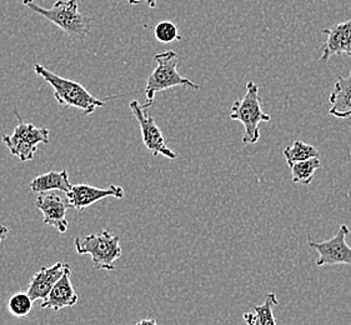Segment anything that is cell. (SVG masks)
Returning a JSON list of instances; mask_svg holds the SVG:
<instances>
[{
  "instance_id": "obj_6",
  "label": "cell",
  "mask_w": 351,
  "mask_h": 325,
  "mask_svg": "<svg viewBox=\"0 0 351 325\" xmlns=\"http://www.w3.org/2000/svg\"><path fill=\"white\" fill-rule=\"evenodd\" d=\"M19 124L10 135H4L1 142L13 156H18L21 162L32 160L40 144H49L50 132L48 128H38L32 123L23 121L15 113Z\"/></svg>"
},
{
  "instance_id": "obj_1",
  "label": "cell",
  "mask_w": 351,
  "mask_h": 325,
  "mask_svg": "<svg viewBox=\"0 0 351 325\" xmlns=\"http://www.w3.org/2000/svg\"><path fill=\"white\" fill-rule=\"evenodd\" d=\"M34 71L38 77L49 84L54 89V98L62 108H77L84 112L85 115H90L98 108L106 106L108 100L118 99L121 95L97 98L88 92L83 85L71 79L63 78L56 73L47 69L42 64H36Z\"/></svg>"
},
{
  "instance_id": "obj_2",
  "label": "cell",
  "mask_w": 351,
  "mask_h": 325,
  "mask_svg": "<svg viewBox=\"0 0 351 325\" xmlns=\"http://www.w3.org/2000/svg\"><path fill=\"white\" fill-rule=\"evenodd\" d=\"M23 4L32 12L56 24L74 40H84L89 34L90 19L80 12L77 0H58L49 9L38 5L34 0H23Z\"/></svg>"
},
{
  "instance_id": "obj_9",
  "label": "cell",
  "mask_w": 351,
  "mask_h": 325,
  "mask_svg": "<svg viewBox=\"0 0 351 325\" xmlns=\"http://www.w3.org/2000/svg\"><path fill=\"white\" fill-rule=\"evenodd\" d=\"M124 189L119 185H110L109 188H97L89 184L73 185L71 191L66 194L69 206L75 210H84L86 208L101 202L106 198H124Z\"/></svg>"
},
{
  "instance_id": "obj_14",
  "label": "cell",
  "mask_w": 351,
  "mask_h": 325,
  "mask_svg": "<svg viewBox=\"0 0 351 325\" xmlns=\"http://www.w3.org/2000/svg\"><path fill=\"white\" fill-rule=\"evenodd\" d=\"M331 108L329 114L337 119H348L351 117V71L346 78H337L329 97Z\"/></svg>"
},
{
  "instance_id": "obj_17",
  "label": "cell",
  "mask_w": 351,
  "mask_h": 325,
  "mask_svg": "<svg viewBox=\"0 0 351 325\" xmlns=\"http://www.w3.org/2000/svg\"><path fill=\"white\" fill-rule=\"evenodd\" d=\"M322 168V162L319 158H311L304 162H298L290 167L291 179L294 183L309 185L317 169Z\"/></svg>"
},
{
  "instance_id": "obj_10",
  "label": "cell",
  "mask_w": 351,
  "mask_h": 325,
  "mask_svg": "<svg viewBox=\"0 0 351 325\" xmlns=\"http://www.w3.org/2000/svg\"><path fill=\"white\" fill-rule=\"evenodd\" d=\"M36 206L42 212L45 226L56 228L59 233H66L69 223L66 213L71 208L69 203L54 193H40L36 199Z\"/></svg>"
},
{
  "instance_id": "obj_23",
  "label": "cell",
  "mask_w": 351,
  "mask_h": 325,
  "mask_svg": "<svg viewBox=\"0 0 351 325\" xmlns=\"http://www.w3.org/2000/svg\"><path fill=\"white\" fill-rule=\"evenodd\" d=\"M135 325H159L155 319H141Z\"/></svg>"
},
{
  "instance_id": "obj_13",
  "label": "cell",
  "mask_w": 351,
  "mask_h": 325,
  "mask_svg": "<svg viewBox=\"0 0 351 325\" xmlns=\"http://www.w3.org/2000/svg\"><path fill=\"white\" fill-rule=\"evenodd\" d=\"M69 267L66 263L58 262L49 268H42L36 273L30 284H29V297L34 302L36 300H45L49 296L50 290L58 283V280L63 276L64 272Z\"/></svg>"
},
{
  "instance_id": "obj_24",
  "label": "cell",
  "mask_w": 351,
  "mask_h": 325,
  "mask_svg": "<svg viewBox=\"0 0 351 325\" xmlns=\"http://www.w3.org/2000/svg\"><path fill=\"white\" fill-rule=\"evenodd\" d=\"M246 324H247V325H253V324H252V323H246Z\"/></svg>"
},
{
  "instance_id": "obj_5",
  "label": "cell",
  "mask_w": 351,
  "mask_h": 325,
  "mask_svg": "<svg viewBox=\"0 0 351 325\" xmlns=\"http://www.w3.org/2000/svg\"><path fill=\"white\" fill-rule=\"evenodd\" d=\"M77 254L90 255L93 267L97 270H114L115 262L121 258L120 237L104 229L98 234H89L83 239L75 238Z\"/></svg>"
},
{
  "instance_id": "obj_4",
  "label": "cell",
  "mask_w": 351,
  "mask_h": 325,
  "mask_svg": "<svg viewBox=\"0 0 351 325\" xmlns=\"http://www.w3.org/2000/svg\"><path fill=\"white\" fill-rule=\"evenodd\" d=\"M232 121H238L244 125V134L241 136L243 144H255L260 139L259 125L271 119L269 114L264 113L261 108L259 86L254 82L246 83L244 98L237 100L232 106Z\"/></svg>"
},
{
  "instance_id": "obj_15",
  "label": "cell",
  "mask_w": 351,
  "mask_h": 325,
  "mask_svg": "<svg viewBox=\"0 0 351 325\" xmlns=\"http://www.w3.org/2000/svg\"><path fill=\"white\" fill-rule=\"evenodd\" d=\"M29 186H30V191L38 194L50 193L51 191H60L68 194L73 188V184L71 183L68 170H60V171H49L34 178L29 184Z\"/></svg>"
},
{
  "instance_id": "obj_20",
  "label": "cell",
  "mask_w": 351,
  "mask_h": 325,
  "mask_svg": "<svg viewBox=\"0 0 351 325\" xmlns=\"http://www.w3.org/2000/svg\"><path fill=\"white\" fill-rule=\"evenodd\" d=\"M154 34L155 38L164 44H170V43L178 42V40L183 39L182 36H179L176 24L169 21L158 23L154 29Z\"/></svg>"
},
{
  "instance_id": "obj_19",
  "label": "cell",
  "mask_w": 351,
  "mask_h": 325,
  "mask_svg": "<svg viewBox=\"0 0 351 325\" xmlns=\"http://www.w3.org/2000/svg\"><path fill=\"white\" fill-rule=\"evenodd\" d=\"M34 300L28 293H16L8 300V311L16 318H25L33 311Z\"/></svg>"
},
{
  "instance_id": "obj_8",
  "label": "cell",
  "mask_w": 351,
  "mask_h": 325,
  "mask_svg": "<svg viewBox=\"0 0 351 325\" xmlns=\"http://www.w3.org/2000/svg\"><path fill=\"white\" fill-rule=\"evenodd\" d=\"M349 234L348 226H341L337 235L330 241L316 243L309 239V247L314 248L319 253L316 261L317 267L324 265H351V248L346 243V235Z\"/></svg>"
},
{
  "instance_id": "obj_11",
  "label": "cell",
  "mask_w": 351,
  "mask_h": 325,
  "mask_svg": "<svg viewBox=\"0 0 351 325\" xmlns=\"http://www.w3.org/2000/svg\"><path fill=\"white\" fill-rule=\"evenodd\" d=\"M322 33L326 36V42L322 45L323 56L320 60L328 62L332 56L341 54L351 57V19L323 29Z\"/></svg>"
},
{
  "instance_id": "obj_7",
  "label": "cell",
  "mask_w": 351,
  "mask_h": 325,
  "mask_svg": "<svg viewBox=\"0 0 351 325\" xmlns=\"http://www.w3.org/2000/svg\"><path fill=\"white\" fill-rule=\"evenodd\" d=\"M129 108L141 125V138L145 148L148 149L153 156H165L170 160L176 159V153L169 148L160 128L156 125L154 118L149 115L148 109L141 106L138 100H132Z\"/></svg>"
},
{
  "instance_id": "obj_18",
  "label": "cell",
  "mask_w": 351,
  "mask_h": 325,
  "mask_svg": "<svg viewBox=\"0 0 351 325\" xmlns=\"http://www.w3.org/2000/svg\"><path fill=\"white\" fill-rule=\"evenodd\" d=\"M284 156L287 159L289 167L298 162H304L311 158H319V152L315 147L302 142L295 141L293 145L284 149Z\"/></svg>"
},
{
  "instance_id": "obj_16",
  "label": "cell",
  "mask_w": 351,
  "mask_h": 325,
  "mask_svg": "<svg viewBox=\"0 0 351 325\" xmlns=\"http://www.w3.org/2000/svg\"><path fill=\"white\" fill-rule=\"evenodd\" d=\"M279 304L274 293H267L264 304L254 306V311L244 313L245 323L253 325H278L274 317V306Z\"/></svg>"
},
{
  "instance_id": "obj_21",
  "label": "cell",
  "mask_w": 351,
  "mask_h": 325,
  "mask_svg": "<svg viewBox=\"0 0 351 325\" xmlns=\"http://www.w3.org/2000/svg\"><path fill=\"white\" fill-rule=\"evenodd\" d=\"M128 3L130 5H139V4H147L149 8L155 9L156 4H158V0H128Z\"/></svg>"
},
{
  "instance_id": "obj_3",
  "label": "cell",
  "mask_w": 351,
  "mask_h": 325,
  "mask_svg": "<svg viewBox=\"0 0 351 325\" xmlns=\"http://www.w3.org/2000/svg\"><path fill=\"white\" fill-rule=\"evenodd\" d=\"M154 60L158 64L153 73L148 77L145 85V97L147 103L144 104L145 109H149L154 104L155 95L158 93L168 91L170 88L176 86H189L195 91H199L200 86L193 83L190 79L180 75L178 71L179 57L176 51L168 50L164 53L155 54Z\"/></svg>"
},
{
  "instance_id": "obj_22",
  "label": "cell",
  "mask_w": 351,
  "mask_h": 325,
  "mask_svg": "<svg viewBox=\"0 0 351 325\" xmlns=\"http://www.w3.org/2000/svg\"><path fill=\"white\" fill-rule=\"evenodd\" d=\"M8 235H9V229L7 226H0V244L4 239H7Z\"/></svg>"
},
{
  "instance_id": "obj_12",
  "label": "cell",
  "mask_w": 351,
  "mask_h": 325,
  "mask_svg": "<svg viewBox=\"0 0 351 325\" xmlns=\"http://www.w3.org/2000/svg\"><path fill=\"white\" fill-rule=\"evenodd\" d=\"M71 268L69 265L64 272L63 276L58 280L53 289L50 290L49 296L45 300H43L42 309L60 311L77 304L79 297L71 284Z\"/></svg>"
}]
</instances>
